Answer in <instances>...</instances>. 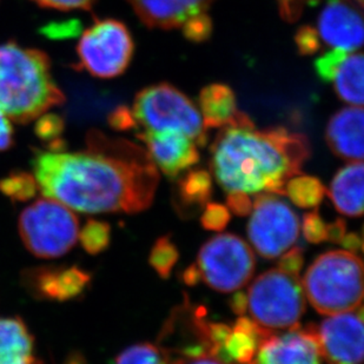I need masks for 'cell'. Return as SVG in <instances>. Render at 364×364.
Here are the masks:
<instances>
[{"mask_svg": "<svg viewBox=\"0 0 364 364\" xmlns=\"http://www.w3.org/2000/svg\"><path fill=\"white\" fill-rule=\"evenodd\" d=\"M178 250L175 244L170 241L168 236H164L157 240L152 247L149 256V263L163 279H168L171 275L172 269L178 261Z\"/></svg>", "mask_w": 364, "mask_h": 364, "instance_id": "27", "label": "cell"}, {"mask_svg": "<svg viewBox=\"0 0 364 364\" xmlns=\"http://www.w3.org/2000/svg\"><path fill=\"white\" fill-rule=\"evenodd\" d=\"M156 168L170 178L178 177L200 161L198 146L186 134L173 131H138Z\"/></svg>", "mask_w": 364, "mask_h": 364, "instance_id": "12", "label": "cell"}, {"mask_svg": "<svg viewBox=\"0 0 364 364\" xmlns=\"http://www.w3.org/2000/svg\"><path fill=\"white\" fill-rule=\"evenodd\" d=\"M111 127L116 130H131L136 129V123H134V117L131 111L127 107H119L117 110L114 111L109 118Z\"/></svg>", "mask_w": 364, "mask_h": 364, "instance_id": "40", "label": "cell"}, {"mask_svg": "<svg viewBox=\"0 0 364 364\" xmlns=\"http://www.w3.org/2000/svg\"><path fill=\"white\" fill-rule=\"evenodd\" d=\"M272 331L264 329L261 333H249L243 330L232 329L224 342V353L232 364H249L257 353L258 346Z\"/></svg>", "mask_w": 364, "mask_h": 364, "instance_id": "22", "label": "cell"}, {"mask_svg": "<svg viewBox=\"0 0 364 364\" xmlns=\"http://www.w3.org/2000/svg\"><path fill=\"white\" fill-rule=\"evenodd\" d=\"M202 279L220 292L236 291L250 281L256 267L251 247L232 234L217 235L200 249L197 259Z\"/></svg>", "mask_w": 364, "mask_h": 364, "instance_id": "8", "label": "cell"}, {"mask_svg": "<svg viewBox=\"0 0 364 364\" xmlns=\"http://www.w3.org/2000/svg\"><path fill=\"white\" fill-rule=\"evenodd\" d=\"M131 114L136 129L179 132L191 138L197 146H204L208 141V130L200 110L168 84L149 86L138 93Z\"/></svg>", "mask_w": 364, "mask_h": 364, "instance_id": "5", "label": "cell"}, {"mask_svg": "<svg viewBox=\"0 0 364 364\" xmlns=\"http://www.w3.org/2000/svg\"><path fill=\"white\" fill-rule=\"evenodd\" d=\"M303 290L322 315L358 309L363 299V265L358 255L346 250L321 255L306 270Z\"/></svg>", "mask_w": 364, "mask_h": 364, "instance_id": "4", "label": "cell"}, {"mask_svg": "<svg viewBox=\"0 0 364 364\" xmlns=\"http://www.w3.org/2000/svg\"><path fill=\"white\" fill-rule=\"evenodd\" d=\"M358 4H360V6H363V0H356Z\"/></svg>", "mask_w": 364, "mask_h": 364, "instance_id": "47", "label": "cell"}, {"mask_svg": "<svg viewBox=\"0 0 364 364\" xmlns=\"http://www.w3.org/2000/svg\"><path fill=\"white\" fill-rule=\"evenodd\" d=\"M308 138L283 127L258 130L247 114L220 127L211 146V171L228 193L284 195L289 179L309 159Z\"/></svg>", "mask_w": 364, "mask_h": 364, "instance_id": "2", "label": "cell"}, {"mask_svg": "<svg viewBox=\"0 0 364 364\" xmlns=\"http://www.w3.org/2000/svg\"><path fill=\"white\" fill-rule=\"evenodd\" d=\"M255 364H321L314 324L283 335L272 333L258 346Z\"/></svg>", "mask_w": 364, "mask_h": 364, "instance_id": "14", "label": "cell"}, {"mask_svg": "<svg viewBox=\"0 0 364 364\" xmlns=\"http://www.w3.org/2000/svg\"><path fill=\"white\" fill-rule=\"evenodd\" d=\"M363 163L351 162L333 177L328 191L338 213L349 217L363 213Z\"/></svg>", "mask_w": 364, "mask_h": 364, "instance_id": "18", "label": "cell"}, {"mask_svg": "<svg viewBox=\"0 0 364 364\" xmlns=\"http://www.w3.org/2000/svg\"><path fill=\"white\" fill-rule=\"evenodd\" d=\"M90 281L89 272L77 267L38 268L26 275V284L37 297L60 302L80 296Z\"/></svg>", "mask_w": 364, "mask_h": 364, "instance_id": "16", "label": "cell"}, {"mask_svg": "<svg viewBox=\"0 0 364 364\" xmlns=\"http://www.w3.org/2000/svg\"><path fill=\"white\" fill-rule=\"evenodd\" d=\"M228 208L237 216H247L252 210V202L247 193L241 191H232L229 193L227 198Z\"/></svg>", "mask_w": 364, "mask_h": 364, "instance_id": "37", "label": "cell"}, {"mask_svg": "<svg viewBox=\"0 0 364 364\" xmlns=\"http://www.w3.org/2000/svg\"><path fill=\"white\" fill-rule=\"evenodd\" d=\"M37 119L36 134L43 141L57 139L64 130V121L57 114H41Z\"/></svg>", "mask_w": 364, "mask_h": 364, "instance_id": "32", "label": "cell"}, {"mask_svg": "<svg viewBox=\"0 0 364 364\" xmlns=\"http://www.w3.org/2000/svg\"><path fill=\"white\" fill-rule=\"evenodd\" d=\"M231 310L234 311L236 315H244L247 313L249 302H247V295L245 292L237 291L232 296L230 301Z\"/></svg>", "mask_w": 364, "mask_h": 364, "instance_id": "44", "label": "cell"}, {"mask_svg": "<svg viewBox=\"0 0 364 364\" xmlns=\"http://www.w3.org/2000/svg\"><path fill=\"white\" fill-rule=\"evenodd\" d=\"M317 348L328 364H362L363 362V306L331 315L314 326Z\"/></svg>", "mask_w": 364, "mask_h": 364, "instance_id": "11", "label": "cell"}, {"mask_svg": "<svg viewBox=\"0 0 364 364\" xmlns=\"http://www.w3.org/2000/svg\"><path fill=\"white\" fill-rule=\"evenodd\" d=\"M182 28L186 38L193 41H203L211 35L213 24L208 14H204L188 21Z\"/></svg>", "mask_w": 364, "mask_h": 364, "instance_id": "33", "label": "cell"}, {"mask_svg": "<svg viewBox=\"0 0 364 364\" xmlns=\"http://www.w3.org/2000/svg\"><path fill=\"white\" fill-rule=\"evenodd\" d=\"M308 1L309 0H279V12L283 19L290 23L297 21Z\"/></svg>", "mask_w": 364, "mask_h": 364, "instance_id": "39", "label": "cell"}, {"mask_svg": "<svg viewBox=\"0 0 364 364\" xmlns=\"http://www.w3.org/2000/svg\"><path fill=\"white\" fill-rule=\"evenodd\" d=\"M64 102L44 52L0 44V112L11 121L28 123Z\"/></svg>", "mask_w": 364, "mask_h": 364, "instance_id": "3", "label": "cell"}, {"mask_svg": "<svg viewBox=\"0 0 364 364\" xmlns=\"http://www.w3.org/2000/svg\"><path fill=\"white\" fill-rule=\"evenodd\" d=\"M200 107L206 130L227 127L242 117L232 90L224 84H211L202 90Z\"/></svg>", "mask_w": 364, "mask_h": 364, "instance_id": "20", "label": "cell"}, {"mask_svg": "<svg viewBox=\"0 0 364 364\" xmlns=\"http://www.w3.org/2000/svg\"><path fill=\"white\" fill-rule=\"evenodd\" d=\"M80 65L92 76L112 78L119 76L130 64L134 41L121 21H97L82 33L77 48Z\"/></svg>", "mask_w": 364, "mask_h": 364, "instance_id": "9", "label": "cell"}, {"mask_svg": "<svg viewBox=\"0 0 364 364\" xmlns=\"http://www.w3.org/2000/svg\"><path fill=\"white\" fill-rule=\"evenodd\" d=\"M230 220V211L227 206L218 203H208L200 217V224L206 230L220 232Z\"/></svg>", "mask_w": 364, "mask_h": 364, "instance_id": "29", "label": "cell"}, {"mask_svg": "<svg viewBox=\"0 0 364 364\" xmlns=\"http://www.w3.org/2000/svg\"><path fill=\"white\" fill-rule=\"evenodd\" d=\"M14 144V131L10 119L0 112V151L7 150Z\"/></svg>", "mask_w": 364, "mask_h": 364, "instance_id": "41", "label": "cell"}, {"mask_svg": "<svg viewBox=\"0 0 364 364\" xmlns=\"http://www.w3.org/2000/svg\"><path fill=\"white\" fill-rule=\"evenodd\" d=\"M0 364H43L36 358L33 336L19 317L0 318Z\"/></svg>", "mask_w": 364, "mask_h": 364, "instance_id": "19", "label": "cell"}, {"mask_svg": "<svg viewBox=\"0 0 364 364\" xmlns=\"http://www.w3.org/2000/svg\"><path fill=\"white\" fill-rule=\"evenodd\" d=\"M116 364H184L171 351L151 343L127 348L118 356Z\"/></svg>", "mask_w": 364, "mask_h": 364, "instance_id": "25", "label": "cell"}, {"mask_svg": "<svg viewBox=\"0 0 364 364\" xmlns=\"http://www.w3.org/2000/svg\"><path fill=\"white\" fill-rule=\"evenodd\" d=\"M41 6L51 7L57 10H89L95 0H33Z\"/></svg>", "mask_w": 364, "mask_h": 364, "instance_id": "38", "label": "cell"}, {"mask_svg": "<svg viewBox=\"0 0 364 364\" xmlns=\"http://www.w3.org/2000/svg\"><path fill=\"white\" fill-rule=\"evenodd\" d=\"M302 230L309 243L320 244L326 240V224L317 211L304 215Z\"/></svg>", "mask_w": 364, "mask_h": 364, "instance_id": "30", "label": "cell"}, {"mask_svg": "<svg viewBox=\"0 0 364 364\" xmlns=\"http://www.w3.org/2000/svg\"><path fill=\"white\" fill-rule=\"evenodd\" d=\"M213 193V178L205 170L188 172L179 182V196L186 206H205Z\"/></svg>", "mask_w": 364, "mask_h": 364, "instance_id": "24", "label": "cell"}, {"mask_svg": "<svg viewBox=\"0 0 364 364\" xmlns=\"http://www.w3.org/2000/svg\"><path fill=\"white\" fill-rule=\"evenodd\" d=\"M346 251L353 252V254H358L362 251V237L356 232H349V234L344 235L343 240L341 241Z\"/></svg>", "mask_w": 364, "mask_h": 364, "instance_id": "43", "label": "cell"}, {"mask_svg": "<svg viewBox=\"0 0 364 364\" xmlns=\"http://www.w3.org/2000/svg\"><path fill=\"white\" fill-rule=\"evenodd\" d=\"M247 302L252 320L270 331L299 328L306 310L302 281L279 269L268 270L255 279Z\"/></svg>", "mask_w": 364, "mask_h": 364, "instance_id": "6", "label": "cell"}, {"mask_svg": "<svg viewBox=\"0 0 364 364\" xmlns=\"http://www.w3.org/2000/svg\"><path fill=\"white\" fill-rule=\"evenodd\" d=\"M202 279L200 269L197 264L190 265L189 268L186 269V272H183V282L186 284L193 287Z\"/></svg>", "mask_w": 364, "mask_h": 364, "instance_id": "45", "label": "cell"}, {"mask_svg": "<svg viewBox=\"0 0 364 364\" xmlns=\"http://www.w3.org/2000/svg\"><path fill=\"white\" fill-rule=\"evenodd\" d=\"M347 53L348 51H344L341 48H331L330 51L326 52L324 55L317 59L315 68H316L317 75L320 76L321 80L326 82H331L335 70Z\"/></svg>", "mask_w": 364, "mask_h": 364, "instance_id": "31", "label": "cell"}, {"mask_svg": "<svg viewBox=\"0 0 364 364\" xmlns=\"http://www.w3.org/2000/svg\"><path fill=\"white\" fill-rule=\"evenodd\" d=\"M296 41L302 55H314L320 48V39L317 36L316 28L310 26L299 28L296 36Z\"/></svg>", "mask_w": 364, "mask_h": 364, "instance_id": "35", "label": "cell"}, {"mask_svg": "<svg viewBox=\"0 0 364 364\" xmlns=\"http://www.w3.org/2000/svg\"><path fill=\"white\" fill-rule=\"evenodd\" d=\"M363 55L348 52L333 73V82L337 95L351 107H363Z\"/></svg>", "mask_w": 364, "mask_h": 364, "instance_id": "21", "label": "cell"}, {"mask_svg": "<svg viewBox=\"0 0 364 364\" xmlns=\"http://www.w3.org/2000/svg\"><path fill=\"white\" fill-rule=\"evenodd\" d=\"M19 234L31 254L60 257L76 245L80 222L73 210L53 198H41L19 217Z\"/></svg>", "mask_w": 364, "mask_h": 364, "instance_id": "7", "label": "cell"}, {"mask_svg": "<svg viewBox=\"0 0 364 364\" xmlns=\"http://www.w3.org/2000/svg\"><path fill=\"white\" fill-rule=\"evenodd\" d=\"M149 28H183L193 18L206 14L215 0H127Z\"/></svg>", "mask_w": 364, "mask_h": 364, "instance_id": "15", "label": "cell"}, {"mask_svg": "<svg viewBox=\"0 0 364 364\" xmlns=\"http://www.w3.org/2000/svg\"><path fill=\"white\" fill-rule=\"evenodd\" d=\"M184 364H227L224 363V362L220 361V360H217L216 358H213L211 355H203V356H200V358H193V360H189V361H186ZM249 364H255V362H250Z\"/></svg>", "mask_w": 364, "mask_h": 364, "instance_id": "46", "label": "cell"}, {"mask_svg": "<svg viewBox=\"0 0 364 364\" xmlns=\"http://www.w3.org/2000/svg\"><path fill=\"white\" fill-rule=\"evenodd\" d=\"M364 112L360 107H348L333 114L326 127V141L335 155L348 162H362Z\"/></svg>", "mask_w": 364, "mask_h": 364, "instance_id": "17", "label": "cell"}, {"mask_svg": "<svg viewBox=\"0 0 364 364\" xmlns=\"http://www.w3.org/2000/svg\"><path fill=\"white\" fill-rule=\"evenodd\" d=\"M78 236L86 252L90 255L100 254L110 244L111 228L105 222L90 220L86 222Z\"/></svg>", "mask_w": 364, "mask_h": 364, "instance_id": "28", "label": "cell"}, {"mask_svg": "<svg viewBox=\"0 0 364 364\" xmlns=\"http://www.w3.org/2000/svg\"><path fill=\"white\" fill-rule=\"evenodd\" d=\"M33 171L44 196L84 213L144 211L159 182L146 150L102 134L87 151L38 152Z\"/></svg>", "mask_w": 364, "mask_h": 364, "instance_id": "1", "label": "cell"}, {"mask_svg": "<svg viewBox=\"0 0 364 364\" xmlns=\"http://www.w3.org/2000/svg\"><path fill=\"white\" fill-rule=\"evenodd\" d=\"M326 193V188L320 179L301 173L289 179L284 188V195H288L295 205L303 209L320 205Z\"/></svg>", "mask_w": 364, "mask_h": 364, "instance_id": "23", "label": "cell"}, {"mask_svg": "<svg viewBox=\"0 0 364 364\" xmlns=\"http://www.w3.org/2000/svg\"><path fill=\"white\" fill-rule=\"evenodd\" d=\"M347 234V224L342 218H337L333 223L326 225V240L331 243H341Z\"/></svg>", "mask_w": 364, "mask_h": 364, "instance_id": "42", "label": "cell"}, {"mask_svg": "<svg viewBox=\"0 0 364 364\" xmlns=\"http://www.w3.org/2000/svg\"><path fill=\"white\" fill-rule=\"evenodd\" d=\"M38 190L35 176L26 172H14L0 181V191L11 200L26 202L35 197Z\"/></svg>", "mask_w": 364, "mask_h": 364, "instance_id": "26", "label": "cell"}, {"mask_svg": "<svg viewBox=\"0 0 364 364\" xmlns=\"http://www.w3.org/2000/svg\"><path fill=\"white\" fill-rule=\"evenodd\" d=\"M303 264H304V257H303L302 247H294L281 255L279 269L290 275L299 276Z\"/></svg>", "mask_w": 364, "mask_h": 364, "instance_id": "34", "label": "cell"}, {"mask_svg": "<svg viewBox=\"0 0 364 364\" xmlns=\"http://www.w3.org/2000/svg\"><path fill=\"white\" fill-rule=\"evenodd\" d=\"M318 39L331 48L355 52L363 44V21L350 0H328L316 28Z\"/></svg>", "mask_w": 364, "mask_h": 364, "instance_id": "13", "label": "cell"}, {"mask_svg": "<svg viewBox=\"0 0 364 364\" xmlns=\"http://www.w3.org/2000/svg\"><path fill=\"white\" fill-rule=\"evenodd\" d=\"M301 224L295 211L275 196L261 193L252 203L247 236L255 250L268 259L279 257L296 243Z\"/></svg>", "mask_w": 364, "mask_h": 364, "instance_id": "10", "label": "cell"}, {"mask_svg": "<svg viewBox=\"0 0 364 364\" xmlns=\"http://www.w3.org/2000/svg\"><path fill=\"white\" fill-rule=\"evenodd\" d=\"M231 331H232V328L228 324L208 322L205 328V337L206 342L210 346V351L213 350L215 348L224 346V342L227 341Z\"/></svg>", "mask_w": 364, "mask_h": 364, "instance_id": "36", "label": "cell"}]
</instances>
